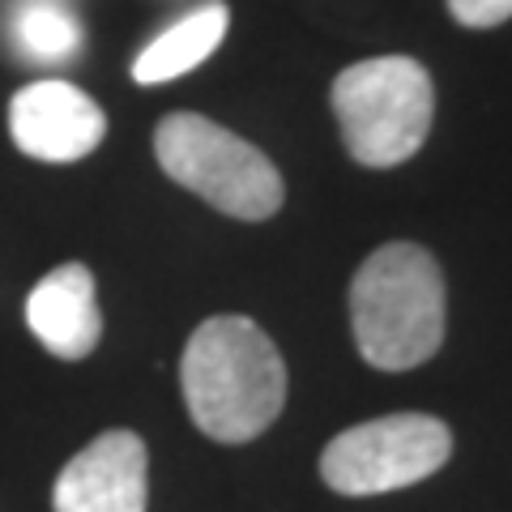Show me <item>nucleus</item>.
<instances>
[{
  "instance_id": "5",
  "label": "nucleus",
  "mask_w": 512,
  "mask_h": 512,
  "mask_svg": "<svg viewBox=\"0 0 512 512\" xmlns=\"http://www.w3.org/2000/svg\"><path fill=\"white\" fill-rule=\"evenodd\" d=\"M453 453V431L436 414H384L333 436L320 453V478L338 495H380L414 487Z\"/></svg>"
},
{
  "instance_id": "10",
  "label": "nucleus",
  "mask_w": 512,
  "mask_h": 512,
  "mask_svg": "<svg viewBox=\"0 0 512 512\" xmlns=\"http://www.w3.org/2000/svg\"><path fill=\"white\" fill-rule=\"evenodd\" d=\"M13 52L39 64H60L82 52V22L60 0H18L9 18Z\"/></svg>"
},
{
  "instance_id": "1",
  "label": "nucleus",
  "mask_w": 512,
  "mask_h": 512,
  "mask_svg": "<svg viewBox=\"0 0 512 512\" xmlns=\"http://www.w3.org/2000/svg\"><path fill=\"white\" fill-rule=\"evenodd\" d=\"M180 389L205 436L248 444L286 406V363L256 320L210 316L184 346Z\"/></svg>"
},
{
  "instance_id": "3",
  "label": "nucleus",
  "mask_w": 512,
  "mask_h": 512,
  "mask_svg": "<svg viewBox=\"0 0 512 512\" xmlns=\"http://www.w3.org/2000/svg\"><path fill=\"white\" fill-rule=\"evenodd\" d=\"M333 116L346 154L363 167H402L423 150L436 116L431 73L410 56H372L338 73Z\"/></svg>"
},
{
  "instance_id": "11",
  "label": "nucleus",
  "mask_w": 512,
  "mask_h": 512,
  "mask_svg": "<svg viewBox=\"0 0 512 512\" xmlns=\"http://www.w3.org/2000/svg\"><path fill=\"white\" fill-rule=\"evenodd\" d=\"M448 13L470 30H491L512 18V0H448Z\"/></svg>"
},
{
  "instance_id": "6",
  "label": "nucleus",
  "mask_w": 512,
  "mask_h": 512,
  "mask_svg": "<svg viewBox=\"0 0 512 512\" xmlns=\"http://www.w3.org/2000/svg\"><path fill=\"white\" fill-rule=\"evenodd\" d=\"M9 133L22 154L39 163H77L99 150L107 133L103 107L86 90L60 77H43L13 94L9 103Z\"/></svg>"
},
{
  "instance_id": "9",
  "label": "nucleus",
  "mask_w": 512,
  "mask_h": 512,
  "mask_svg": "<svg viewBox=\"0 0 512 512\" xmlns=\"http://www.w3.org/2000/svg\"><path fill=\"white\" fill-rule=\"evenodd\" d=\"M231 26V9L222 0H205V5L188 9L180 22H171L146 52L133 60V77L141 86H158V82H175V77L192 73L201 60H210Z\"/></svg>"
},
{
  "instance_id": "8",
  "label": "nucleus",
  "mask_w": 512,
  "mask_h": 512,
  "mask_svg": "<svg viewBox=\"0 0 512 512\" xmlns=\"http://www.w3.org/2000/svg\"><path fill=\"white\" fill-rule=\"evenodd\" d=\"M26 325L56 359H86L103 338V312L90 269L77 261L52 269L26 299Z\"/></svg>"
},
{
  "instance_id": "4",
  "label": "nucleus",
  "mask_w": 512,
  "mask_h": 512,
  "mask_svg": "<svg viewBox=\"0 0 512 512\" xmlns=\"http://www.w3.org/2000/svg\"><path fill=\"white\" fill-rule=\"evenodd\" d=\"M154 154L175 184L197 192L201 201H210L214 210L231 218L265 222L286 201L282 171L252 141L214 124L210 116H197V111H171L158 120Z\"/></svg>"
},
{
  "instance_id": "2",
  "label": "nucleus",
  "mask_w": 512,
  "mask_h": 512,
  "mask_svg": "<svg viewBox=\"0 0 512 512\" xmlns=\"http://www.w3.org/2000/svg\"><path fill=\"white\" fill-rule=\"evenodd\" d=\"M444 274L419 244H384L350 282V325L359 355L380 372H410L444 342Z\"/></svg>"
},
{
  "instance_id": "7",
  "label": "nucleus",
  "mask_w": 512,
  "mask_h": 512,
  "mask_svg": "<svg viewBox=\"0 0 512 512\" xmlns=\"http://www.w3.org/2000/svg\"><path fill=\"white\" fill-rule=\"evenodd\" d=\"M146 440L137 431H103L90 440L52 487L56 512H146Z\"/></svg>"
}]
</instances>
